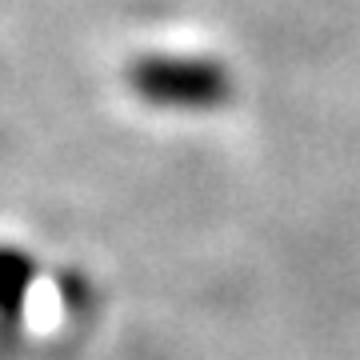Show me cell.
<instances>
[{
  "label": "cell",
  "instance_id": "obj_1",
  "mask_svg": "<svg viewBox=\"0 0 360 360\" xmlns=\"http://www.w3.org/2000/svg\"><path fill=\"white\" fill-rule=\"evenodd\" d=\"M129 89L160 108H217L229 101L232 77L217 60L200 56H141L129 65Z\"/></svg>",
  "mask_w": 360,
  "mask_h": 360
},
{
  "label": "cell",
  "instance_id": "obj_2",
  "mask_svg": "<svg viewBox=\"0 0 360 360\" xmlns=\"http://www.w3.org/2000/svg\"><path fill=\"white\" fill-rule=\"evenodd\" d=\"M37 260L13 245H0V316H16L25 309V292L32 284Z\"/></svg>",
  "mask_w": 360,
  "mask_h": 360
}]
</instances>
